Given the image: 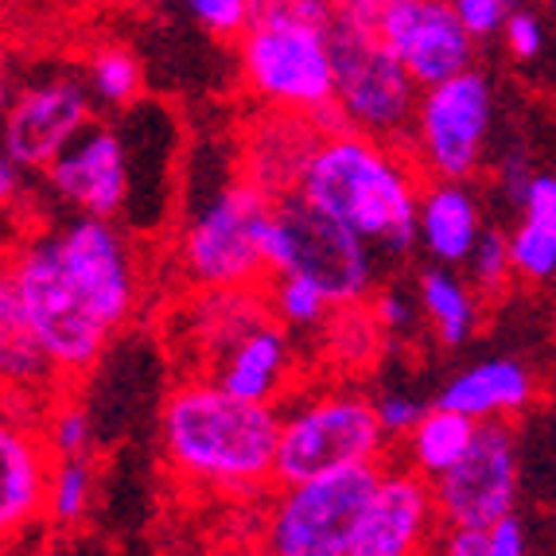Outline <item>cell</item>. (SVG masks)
<instances>
[{
    "mask_svg": "<svg viewBox=\"0 0 556 556\" xmlns=\"http://www.w3.org/2000/svg\"><path fill=\"white\" fill-rule=\"evenodd\" d=\"M417 307L444 346H464L479 327V296L459 273L428 265L417 277Z\"/></svg>",
    "mask_w": 556,
    "mask_h": 556,
    "instance_id": "d4e9b609",
    "label": "cell"
},
{
    "mask_svg": "<svg viewBox=\"0 0 556 556\" xmlns=\"http://www.w3.org/2000/svg\"><path fill=\"white\" fill-rule=\"evenodd\" d=\"M39 432H43V444L55 464L59 459H90V417L75 401H55V405L47 408L43 417H39Z\"/></svg>",
    "mask_w": 556,
    "mask_h": 556,
    "instance_id": "f546056e",
    "label": "cell"
},
{
    "mask_svg": "<svg viewBox=\"0 0 556 556\" xmlns=\"http://www.w3.org/2000/svg\"><path fill=\"white\" fill-rule=\"evenodd\" d=\"M482 238V211L471 184H428L417 214V245L440 269L467 265Z\"/></svg>",
    "mask_w": 556,
    "mask_h": 556,
    "instance_id": "7402d4cb",
    "label": "cell"
},
{
    "mask_svg": "<svg viewBox=\"0 0 556 556\" xmlns=\"http://www.w3.org/2000/svg\"><path fill=\"white\" fill-rule=\"evenodd\" d=\"M491 113V83L479 71L420 90L417 117L405 140L408 160L432 184H467L486 160Z\"/></svg>",
    "mask_w": 556,
    "mask_h": 556,
    "instance_id": "30bf717a",
    "label": "cell"
},
{
    "mask_svg": "<svg viewBox=\"0 0 556 556\" xmlns=\"http://www.w3.org/2000/svg\"><path fill=\"white\" fill-rule=\"evenodd\" d=\"M20 199H24V172L0 149V218L16 211Z\"/></svg>",
    "mask_w": 556,
    "mask_h": 556,
    "instance_id": "ab89813d",
    "label": "cell"
},
{
    "mask_svg": "<svg viewBox=\"0 0 556 556\" xmlns=\"http://www.w3.org/2000/svg\"><path fill=\"white\" fill-rule=\"evenodd\" d=\"M199 556H269L265 545L257 538H245V533H233V538H223V541H211Z\"/></svg>",
    "mask_w": 556,
    "mask_h": 556,
    "instance_id": "b9f144b4",
    "label": "cell"
},
{
    "mask_svg": "<svg viewBox=\"0 0 556 556\" xmlns=\"http://www.w3.org/2000/svg\"><path fill=\"white\" fill-rule=\"evenodd\" d=\"M514 277L553 280L556 277V176L533 179L521 206V218L510 233Z\"/></svg>",
    "mask_w": 556,
    "mask_h": 556,
    "instance_id": "cb8c5ba5",
    "label": "cell"
},
{
    "mask_svg": "<svg viewBox=\"0 0 556 556\" xmlns=\"http://www.w3.org/2000/svg\"><path fill=\"white\" fill-rule=\"evenodd\" d=\"M0 390L9 397H36L43 413L63 393V378L47 362L4 265H0Z\"/></svg>",
    "mask_w": 556,
    "mask_h": 556,
    "instance_id": "ffe728a7",
    "label": "cell"
},
{
    "mask_svg": "<svg viewBox=\"0 0 556 556\" xmlns=\"http://www.w3.org/2000/svg\"><path fill=\"white\" fill-rule=\"evenodd\" d=\"M437 521L432 486L408 467H386L346 556H420Z\"/></svg>",
    "mask_w": 556,
    "mask_h": 556,
    "instance_id": "e0dca14e",
    "label": "cell"
},
{
    "mask_svg": "<svg viewBox=\"0 0 556 556\" xmlns=\"http://www.w3.org/2000/svg\"><path fill=\"white\" fill-rule=\"evenodd\" d=\"M324 0H257L250 31L238 39L245 90L269 113L312 117L334 102V66Z\"/></svg>",
    "mask_w": 556,
    "mask_h": 556,
    "instance_id": "3957f363",
    "label": "cell"
},
{
    "mask_svg": "<svg viewBox=\"0 0 556 556\" xmlns=\"http://www.w3.org/2000/svg\"><path fill=\"white\" fill-rule=\"evenodd\" d=\"M502 39L510 47L514 59H538L541 47H545V28H541L538 12L529 9H510V20H506V28H502Z\"/></svg>",
    "mask_w": 556,
    "mask_h": 556,
    "instance_id": "8d00e7d4",
    "label": "cell"
},
{
    "mask_svg": "<svg viewBox=\"0 0 556 556\" xmlns=\"http://www.w3.org/2000/svg\"><path fill=\"white\" fill-rule=\"evenodd\" d=\"M518 502V440L510 420L479 425L471 452L432 482V506L447 529H486L514 518Z\"/></svg>",
    "mask_w": 556,
    "mask_h": 556,
    "instance_id": "7c38bea8",
    "label": "cell"
},
{
    "mask_svg": "<svg viewBox=\"0 0 556 556\" xmlns=\"http://www.w3.org/2000/svg\"><path fill=\"white\" fill-rule=\"evenodd\" d=\"M390 447L374 401L362 390H324L280 413L277 486L324 479V475L374 467Z\"/></svg>",
    "mask_w": 556,
    "mask_h": 556,
    "instance_id": "8992f818",
    "label": "cell"
},
{
    "mask_svg": "<svg viewBox=\"0 0 556 556\" xmlns=\"http://www.w3.org/2000/svg\"><path fill=\"white\" fill-rule=\"evenodd\" d=\"M160 447L187 486L253 498L277 482L280 408L230 397L211 378H184L160 408Z\"/></svg>",
    "mask_w": 556,
    "mask_h": 556,
    "instance_id": "6da1fadb",
    "label": "cell"
},
{
    "mask_svg": "<svg viewBox=\"0 0 556 556\" xmlns=\"http://www.w3.org/2000/svg\"><path fill=\"white\" fill-rule=\"evenodd\" d=\"M374 31L420 90L475 71V39L444 0H381Z\"/></svg>",
    "mask_w": 556,
    "mask_h": 556,
    "instance_id": "5bb4252c",
    "label": "cell"
},
{
    "mask_svg": "<svg viewBox=\"0 0 556 556\" xmlns=\"http://www.w3.org/2000/svg\"><path fill=\"white\" fill-rule=\"evenodd\" d=\"M12 98H16V93H12V83H9V75H4V71H0V121H4V113H9Z\"/></svg>",
    "mask_w": 556,
    "mask_h": 556,
    "instance_id": "ee69618b",
    "label": "cell"
},
{
    "mask_svg": "<svg viewBox=\"0 0 556 556\" xmlns=\"http://www.w3.org/2000/svg\"><path fill=\"white\" fill-rule=\"evenodd\" d=\"M452 9L475 43L494 36V31H502L506 20H510V4H502V0H455Z\"/></svg>",
    "mask_w": 556,
    "mask_h": 556,
    "instance_id": "d590c367",
    "label": "cell"
},
{
    "mask_svg": "<svg viewBox=\"0 0 556 556\" xmlns=\"http://www.w3.org/2000/svg\"><path fill=\"white\" fill-rule=\"evenodd\" d=\"M83 83L98 105H105V110H129L144 93V71H140V59L125 43H102L93 47L90 59H86Z\"/></svg>",
    "mask_w": 556,
    "mask_h": 556,
    "instance_id": "4316f807",
    "label": "cell"
},
{
    "mask_svg": "<svg viewBox=\"0 0 556 556\" xmlns=\"http://www.w3.org/2000/svg\"><path fill=\"white\" fill-rule=\"evenodd\" d=\"M324 327L331 331V346L339 362H370L378 354L381 327L374 324L370 307H339Z\"/></svg>",
    "mask_w": 556,
    "mask_h": 556,
    "instance_id": "1f68e13d",
    "label": "cell"
},
{
    "mask_svg": "<svg viewBox=\"0 0 556 556\" xmlns=\"http://www.w3.org/2000/svg\"><path fill=\"white\" fill-rule=\"evenodd\" d=\"M55 459L39 420L0 408V553L28 538L47 518V486Z\"/></svg>",
    "mask_w": 556,
    "mask_h": 556,
    "instance_id": "2e32d148",
    "label": "cell"
},
{
    "mask_svg": "<svg viewBox=\"0 0 556 556\" xmlns=\"http://www.w3.org/2000/svg\"><path fill=\"white\" fill-rule=\"evenodd\" d=\"M261 257L269 277H300L316 285L334 312L366 307L378 292V253L300 195L273 206Z\"/></svg>",
    "mask_w": 556,
    "mask_h": 556,
    "instance_id": "5b68a950",
    "label": "cell"
},
{
    "mask_svg": "<svg viewBox=\"0 0 556 556\" xmlns=\"http://www.w3.org/2000/svg\"><path fill=\"white\" fill-rule=\"evenodd\" d=\"M265 117L269 121L245 144V184L257 187L261 195L273 199V203H285V199L296 195L300 176H304V167L285 160V149H316L324 137L312 129L307 117H288V113H265Z\"/></svg>",
    "mask_w": 556,
    "mask_h": 556,
    "instance_id": "603a6c76",
    "label": "cell"
},
{
    "mask_svg": "<svg viewBox=\"0 0 556 556\" xmlns=\"http://www.w3.org/2000/svg\"><path fill=\"white\" fill-rule=\"evenodd\" d=\"M93 125L83 78L51 75L24 86L0 121V149L20 172H47Z\"/></svg>",
    "mask_w": 556,
    "mask_h": 556,
    "instance_id": "4fadbf2b",
    "label": "cell"
},
{
    "mask_svg": "<svg viewBox=\"0 0 556 556\" xmlns=\"http://www.w3.org/2000/svg\"><path fill=\"white\" fill-rule=\"evenodd\" d=\"M510 277H514L510 238L498 230H482L479 245L467 257V285L475 288V296H498Z\"/></svg>",
    "mask_w": 556,
    "mask_h": 556,
    "instance_id": "4dcf8cb0",
    "label": "cell"
},
{
    "mask_svg": "<svg viewBox=\"0 0 556 556\" xmlns=\"http://www.w3.org/2000/svg\"><path fill=\"white\" fill-rule=\"evenodd\" d=\"M386 467H351L324 479L280 486L265 498L253 538L269 556H346L362 514L378 494Z\"/></svg>",
    "mask_w": 556,
    "mask_h": 556,
    "instance_id": "ba28073f",
    "label": "cell"
},
{
    "mask_svg": "<svg viewBox=\"0 0 556 556\" xmlns=\"http://www.w3.org/2000/svg\"><path fill=\"white\" fill-rule=\"evenodd\" d=\"M47 191L78 211L83 218H102L113 223L132 199V160L129 144L117 129L98 125L90 129L43 172Z\"/></svg>",
    "mask_w": 556,
    "mask_h": 556,
    "instance_id": "9a60e30c",
    "label": "cell"
},
{
    "mask_svg": "<svg viewBox=\"0 0 556 556\" xmlns=\"http://www.w3.org/2000/svg\"><path fill=\"white\" fill-rule=\"evenodd\" d=\"M24 556H51V553H47V548H36V553H24Z\"/></svg>",
    "mask_w": 556,
    "mask_h": 556,
    "instance_id": "f6af8a7d",
    "label": "cell"
},
{
    "mask_svg": "<svg viewBox=\"0 0 556 556\" xmlns=\"http://www.w3.org/2000/svg\"><path fill=\"white\" fill-rule=\"evenodd\" d=\"M265 300H269L273 319L285 331H316L334 312L324 292L300 277H269L265 280Z\"/></svg>",
    "mask_w": 556,
    "mask_h": 556,
    "instance_id": "83f0119b",
    "label": "cell"
},
{
    "mask_svg": "<svg viewBox=\"0 0 556 556\" xmlns=\"http://www.w3.org/2000/svg\"><path fill=\"white\" fill-rule=\"evenodd\" d=\"M93 498V464L90 459H59L47 486V521L51 526H78Z\"/></svg>",
    "mask_w": 556,
    "mask_h": 556,
    "instance_id": "f1b7e54d",
    "label": "cell"
},
{
    "mask_svg": "<svg viewBox=\"0 0 556 556\" xmlns=\"http://www.w3.org/2000/svg\"><path fill=\"white\" fill-rule=\"evenodd\" d=\"M526 529H521L518 518L502 521V526L486 529V556H526Z\"/></svg>",
    "mask_w": 556,
    "mask_h": 556,
    "instance_id": "f35d334b",
    "label": "cell"
},
{
    "mask_svg": "<svg viewBox=\"0 0 556 556\" xmlns=\"http://www.w3.org/2000/svg\"><path fill=\"white\" fill-rule=\"evenodd\" d=\"M187 12H191V20H195L203 31L238 43V39L250 31L257 4H253V0H191Z\"/></svg>",
    "mask_w": 556,
    "mask_h": 556,
    "instance_id": "d6a6232c",
    "label": "cell"
},
{
    "mask_svg": "<svg viewBox=\"0 0 556 556\" xmlns=\"http://www.w3.org/2000/svg\"><path fill=\"white\" fill-rule=\"evenodd\" d=\"M475 437H479V425H475V420L432 405L425 413V420H420V425L405 437L408 471L420 475V479L432 486L440 475H447L467 452H471Z\"/></svg>",
    "mask_w": 556,
    "mask_h": 556,
    "instance_id": "484cf974",
    "label": "cell"
},
{
    "mask_svg": "<svg viewBox=\"0 0 556 556\" xmlns=\"http://www.w3.org/2000/svg\"><path fill=\"white\" fill-rule=\"evenodd\" d=\"M4 269H9L20 304H24V316H28L31 331L43 346L47 362L63 378V386L90 374L113 331L93 316L75 292V285L66 280L55 245H51V233H31V238L24 233L4 261Z\"/></svg>",
    "mask_w": 556,
    "mask_h": 556,
    "instance_id": "52a82bcc",
    "label": "cell"
},
{
    "mask_svg": "<svg viewBox=\"0 0 556 556\" xmlns=\"http://www.w3.org/2000/svg\"><path fill=\"white\" fill-rule=\"evenodd\" d=\"M420 179L425 176L401 144L339 132L316 144L296 195L358 233L374 253L401 261L417 245V214L425 195Z\"/></svg>",
    "mask_w": 556,
    "mask_h": 556,
    "instance_id": "7a4b0ae2",
    "label": "cell"
},
{
    "mask_svg": "<svg viewBox=\"0 0 556 556\" xmlns=\"http://www.w3.org/2000/svg\"><path fill=\"white\" fill-rule=\"evenodd\" d=\"M184 343L195 346L203 362V378H211L214 366L253 331L273 324L265 288H241V292H199L191 304H184Z\"/></svg>",
    "mask_w": 556,
    "mask_h": 556,
    "instance_id": "d6986e66",
    "label": "cell"
},
{
    "mask_svg": "<svg viewBox=\"0 0 556 556\" xmlns=\"http://www.w3.org/2000/svg\"><path fill=\"white\" fill-rule=\"evenodd\" d=\"M273 206L277 203L245 179L226 184L179 238V273L187 285H195L199 292L265 288L269 269L261 257V238L273 218Z\"/></svg>",
    "mask_w": 556,
    "mask_h": 556,
    "instance_id": "9c48e42d",
    "label": "cell"
},
{
    "mask_svg": "<svg viewBox=\"0 0 556 556\" xmlns=\"http://www.w3.org/2000/svg\"><path fill=\"white\" fill-rule=\"evenodd\" d=\"M370 316L374 324L381 327V334H401V331H413L417 327V300H408L401 288H381L370 296Z\"/></svg>",
    "mask_w": 556,
    "mask_h": 556,
    "instance_id": "e575fe53",
    "label": "cell"
},
{
    "mask_svg": "<svg viewBox=\"0 0 556 556\" xmlns=\"http://www.w3.org/2000/svg\"><path fill=\"white\" fill-rule=\"evenodd\" d=\"M296 378V346H292V331L273 319L250 339H241L218 366H214L211 381L230 397L253 401V405H273L288 393Z\"/></svg>",
    "mask_w": 556,
    "mask_h": 556,
    "instance_id": "ac0fdd59",
    "label": "cell"
},
{
    "mask_svg": "<svg viewBox=\"0 0 556 556\" xmlns=\"http://www.w3.org/2000/svg\"><path fill=\"white\" fill-rule=\"evenodd\" d=\"M374 413H378V425L381 432L390 440H405L413 428L425 420L428 405H420L417 397H408V393H381L378 401H374Z\"/></svg>",
    "mask_w": 556,
    "mask_h": 556,
    "instance_id": "836d02e7",
    "label": "cell"
},
{
    "mask_svg": "<svg viewBox=\"0 0 556 556\" xmlns=\"http://www.w3.org/2000/svg\"><path fill=\"white\" fill-rule=\"evenodd\" d=\"M529 401H533V374L518 358H482L447 381L437 405L475 425H491L526 413Z\"/></svg>",
    "mask_w": 556,
    "mask_h": 556,
    "instance_id": "44dd1931",
    "label": "cell"
},
{
    "mask_svg": "<svg viewBox=\"0 0 556 556\" xmlns=\"http://www.w3.org/2000/svg\"><path fill=\"white\" fill-rule=\"evenodd\" d=\"M494 184L502 187V195L510 199L514 206H526V195L529 187H533V179H538V172L529 167L526 152H506V156L498 160V167H494Z\"/></svg>",
    "mask_w": 556,
    "mask_h": 556,
    "instance_id": "74e56055",
    "label": "cell"
},
{
    "mask_svg": "<svg viewBox=\"0 0 556 556\" xmlns=\"http://www.w3.org/2000/svg\"><path fill=\"white\" fill-rule=\"evenodd\" d=\"M66 280L75 285L83 304L102 319L110 331L125 327L140 307V269L132 241L102 218H66L51 230Z\"/></svg>",
    "mask_w": 556,
    "mask_h": 556,
    "instance_id": "8fae6325",
    "label": "cell"
},
{
    "mask_svg": "<svg viewBox=\"0 0 556 556\" xmlns=\"http://www.w3.org/2000/svg\"><path fill=\"white\" fill-rule=\"evenodd\" d=\"M440 556H486V533H479V529H447Z\"/></svg>",
    "mask_w": 556,
    "mask_h": 556,
    "instance_id": "60d3db41",
    "label": "cell"
},
{
    "mask_svg": "<svg viewBox=\"0 0 556 556\" xmlns=\"http://www.w3.org/2000/svg\"><path fill=\"white\" fill-rule=\"evenodd\" d=\"M16 241H20V233H12L9 226H4V218H0V265L9 261L12 250H16Z\"/></svg>",
    "mask_w": 556,
    "mask_h": 556,
    "instance_id": "7bdbcfd3",
    "label": "cell"
},
{
    "mask_svg": "<svg viewBox=\"0 0 556 556\" xmlns=\"http://www.w3.org/2000/svg\"><path fill=\"white\" fill-rule=\"evenodd\" d=\"M378 4L381 0L334 4V16L327 24V47H331L334 66V105H339L351 132L405 149L413 117H417L420 86L408 78V71L374 31Z\"/></svg>",
    "mask_w": 556,
    "mask_h": 556,
    "instance_id": "277c9868",
    "label": "cell"
}]
</instances>
